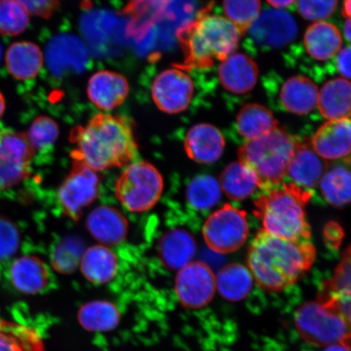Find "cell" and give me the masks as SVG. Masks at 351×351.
Here are the masks:
<instances>
[{
  "label": "cell",
  "mask_w": 351,
  "mask_h": 351,
  "mask_svg": "<svg viewBox=\"0 0 351 351\" xmlns=\"http://www.w3.org/2000/svg\"><path fill=\"white\" fill-rule=\"evenodd\" d=\"M219 185L230 199L236 201L251 197L258 187L256 177L240 161L232 162L223 169Z\"/></svg>",
  "instance_id": "obj_32"
},
{
  "label": "cell",
  "mask_w": 351,
  "mask_h": 351,
  "mask_svg": "<svg viewBox=\"0 0 351 351\" xmlns=\"http://www.w3.org/2000/svg\"><path fill=\"white\" fill-rule=\"evenodd\" d=\"M350 120L328 121L319 127L311 140V147L324 160L349 157L351 145Z\"/></svg>",
  "instance_id": "obj_14"
},
{
  "label": "cell",
  "mask_w": 351,
  "mask_h": 351,
  "mask_svg": "<svg viewBox=\"0 0 351 351\" xmlns=\"http://www.w3.org/2000/svg\"><path fill=\"white\" fill-rule=\"evenodd\" d=\"M350 253L348 248L335 275L329 282H326L317 301L328 302L350 297Z\"/></svg>",
  "instance_id": "obj_35"
},
{
  "label": "cell",
  "mask_w": 351,
  "mask_h": 351,
  "mask_svg": "<svg viewBox=\"0 0 351 351\" xmlns=\"http://www.w3.org/2000/svg\"><path fill=\"white\" fill-rule=\"evenodd\" d=\"M29 24V13L13 0H0V34L15 36Z\"/></svg>",
  "instance_id": "obj_37"
},
{
  "label": "cell",
  "mask_w": 351,
  "mask_h": 351,
  "mask_svg": "<svg viewBox=\"0 0 351 351\" xmlns=\"http://www.w3.org/2000/svg\"><path fill=\"white\" fill-rule=\"evenodd\" d=\"M8 71L17 80L24 81L36 77L43 64L40 48L30 42L12 44L6 54Z\"/></svg>",
  "instance_id": "obj_25"
},
{
  "label": "cell",
  "mask_w": 351,
  "mask_h": 351,
  "mask_svg": "<svg viewBox=\"0 0 351 351\" xmlns=\"http://www.w3.org/2000/svg\"><path fill=\"white\" fill-rule=\"evenodd\" d=\"M223 11L240 34L247 32L261 14V0H223Z\"/></svg>",
  "instance_id": "obj_34"
},
{
  "label": "cell",
  "mask_w": 351,
  "mask_h": 351,
  "mask_svg": "<svg viewBox=\"0 0 351 351\" xmlns=\"http://www.w3.org/2000/svg\"><path fill=\"white\" fill-rule=\"evenodd\" d=\"M304 46L307 53L313 59L328 60L340 51L341 34L335 25L324 21L315 22L306 29Z\"/></svg>",
  "instance_id": "obj_24"
},
{
  "label": "cell",
  "mask_w": 351,
  "mask_h": 351,
  "mask_svg": "<svg viewBox=\"0 0 351 351\" xmlns=\"http://www.w3.org/2000/svg\"><path fill=\"white\" fill-rule=\"evenodd\" d=\"M197 251L194 237L188 231L174 229L167 232L159 243V256L163 265L180 270L191 263Z\"/></svg>",
  "instance_id": "obj_21"
},
{
  "label": "cell",
  "mask_w": 351,
  "mask_h": 351,
  "mask_svg": "<svg viewBox=\"0 0 351 351\" xmlns=\"http://www.w3.org/2000/svg\"><path fill=\"white\" fill-rule=\"evenodd\" d=\"M350 346L342 344V343H337L326 346V350L324 351H350Z\"/></svg>",
  "instance_id": "obj_44"
},
{
  "label": "cell",
  "mask_w": 351,
  "mask_h": 351,
  "mask_svg": "<svg viewBox=\"0 0 351 351\" xmlns=\"http://www.w3.org/2000/svg\"><path fill=\"white\" fill-rule=\"evenodd\" d=\"M278 124L273 112L258 104L245 105L237 116V128L247 141L271 133L278 128Z\"/></svg>",
  "instance_id": "obj_28"
},
{
  "label": "cell",
  "mask_w": 351,
  "mask_h": 351,
  "mask_svg": "<svg viewBox=\"0 0 351 351\" xmlns=\"http://www.w3.org/2000/svg\"><path fill=\"white\" fill-rule=\"evenodd\" d=\"M221 195L219 182L210 175L197 176L189 184L186 190L189 204L200 210L214 208L221 200Z\"/></svg>",
  "instance_id": "obj_33"
},
{
  "label": "cell",
  "mask_w": 351,
  "mask_h": 351,
  "mask_svg": "<svg viewBox=\"0 0 351 351\" xmlns=\"http://www.w3.org/2000/svg\"><path fill=\"white\" fill-rule=\"evenodd\" d=\"M327 167L326 161L315 153L311 145L297 142L287 175L293 184L307 191L318 186Z\"/></svg>",
  "instance_id": "obj_19"
},
{
  "label": "cell",
  "mask_w": 351,
  "mask_h": 351,
  "mask_svg": "<svg viewBox=\"0 0 351 351\" xmlns=\"http://www.w3.org/2000/svg\"><path fill=\"white\" fill-rule=\"evenodd\" d=\"M315 257L311 239H285L262 230L250 245L248 269L265 291L280 292L295 284L313 266Z\"/></svg>",
  "instance_id": "obj_2"
},
{
  "label": "cell",
  "mask_w": 351,
  "mask_h": 351,
  "mask_svg": "<svg viewBox=\"0 0 351 351\" xmlns=\"http://www.w3.org/2000/svg\"><path fill=\"white\" fill-rule=\"evenodd\" d=\"M350 93L349 80L335 78L328 81L318 96L319 112L328 121L350 118Z\"/></svg>",
  "instance_id": "obj_26"
},
{
  "label": "cell",
  "mask_w": 351,
  "mask_h": 351,
  "mask_svg": "<svg viewBox=\"0 0 351 351\" xmlns=\"http://www.w3.org/2000/svg\"><path fill=\"white\" fill-rule=\"evenodd\" d=\"M311 195L293 183L265 192L254 203V213L262 222L263 230L285 239H310L305 207Z\"/></svg>",
  "instance_id": "obj_4"
},
{
  "label": "cell",
  "mask_w": 351,
  "mask_h": 351,
  "mask_svg": "<svg viewBox=\"0 0 351 351\" xmlns=\"http://www.w3.org/2000/svg\"><path fill=\"white\" fill-rule=\"evenodd\" d=\"M337 55V70L342 77L349 80L350 78V47L343 48Z\"/></svg>",
  "instance_id": "obj_42"
},
{
  "label": "cell",
  "mask_w": 351,
  "mask_h": 351,
  "mask_svg": "<svg viewBox=\"0 0 351 351\" xmlns=\"http://www.w3.org/2000/svg\"><path fill=\"white\" fill-rule=\"evenodd\" d=\"M216 289L223 298L230 302L245 300L252 291L253 276L243 265L232 263L218 271Z\"/></svg>",
  "instance_id": "obj_27"
},
{
  "label": "cell",
  "mask_w": 351,
  "mask_h": 351,
  "mask_svg": "<svg viewBox=\"0 0 351 351\" xmlns=\"http://www.w3.org/2000/svg\"><path fill=\"white\" fill-rule=\"evenodd\" d=\"M130 86L126 78L121 74L99 71L90 78L87 86V95L96 108L110 111L119 107L126 99Z\"/></svg>",
  "instance_id": "obj_15"
},
{
  "label": "cell",
  "mask_w": 351,
  "mask_h": 351,
  "mask_svg": "<svg viewBox=\"0 0 351 351\" xmlns=\"http://www.w3.org/2000/svg\"><path fill=\"white\" fill-rule=\"evenodd\" d=\"M337 0H298V10L306 20L320 21L330 17L337 10Z\"/></svg>",
  "instance_id": "obj_40"
},
{
  "label": "cell",
  "mask_w": 351,
  "mask_h": 351,
  "mask_svg": "<svg viewBox=\"0 0 351 351\" xmlns=\"http://www.w3.org/2000/svg\"><path fill=\"white\" fill-rule=\"evenodd\" d=\"M295 324L302 339L313 346L350 345V323L318 301L307 302L296 311Z\"/></svg>",
  "instance_id": "obj_7"
},
{
  "label": "cell",
  "mask_w": 351,
  "mask_h": 351,
  "mask_svg": "<svg viewBox=\"0 0 351 351\" xmlns=\"http://www.w3.org/2000/svg\"><path fill=\"white\" fill-rule=\"evenodd\" d=\"M350 19H346L344 25V33L346 40H348V42L350 41Z\"/></svg>",
  "instance_id": "obj_45"
},
{
  "label": "cell",
  "mask_w": 351,
  "mask_h": 351,
  "mask_svg": "<svg viewBox=\"0 0 351 351\" xmlns=\"http://www.w3.org/2000/svg\"><path fill=\"white\" fill-rule=\"evenodd\" d=\"M58 124L49 117L42 116L35 119L25 134L35 153L45 152L53 146L58 139Z\"/></svg>",
  "instance_id": "obj_36"
},
{
  "label": "cell",
  "mask_w": 351,
  "mask_h": 351,
  "mask_svg": "<svg viewBox=\"0 0 351 351\" xmlns=\"http://www.w3.org/2000/svg\"><path fill=\"white\" fill-rule=\"evenodd\" d=\"M4 111H5V100H4L3 95L0 92V117L3 116Z\"/></svg>",
  "instance_id": "obj_46"
},
{
  "label": "cell",
  "mask_w": 351,
  "mask_h": 351,
  "mask_svg": "<svg viewBox=\"0 0 351 351\" xmlns=\"http://www.w3.org/2000/svg\"><path fill=\"white\" fill-rule=\"evenodd\" d=\"M82 247L78 241L69 240L60 244L52 254V265L61 274H70L80 265Z\"/></svg>",
  "instance_id": "obj_38"
},
{
  "label": "cell",
  "mask_w": 351,
  "mask_h": 351,
  "mask_svg": "<svg viewBox=\"0 0 351 351\" xmlns=\"http://www.w3.org/2000/svg\"><path fill=\"white\" fill-rule=\"evenodd\" d=\"M99 178L97 173L87 166L73 161L72 168L59 187L57 197L66 217L77 221L83 210L97 199Z\"/></svg>",
  "instance_id": "obj_10"
},
{
  "label": "cell",
  "mask_w": 351,
  "mask_h": 351,
  "mask_svg": "<svg viewBox=\"0 0 351 351\" xmlns=\"http://www.w3.org/2000/svg\"><path fill=\"white\" fill-rule=\"evenodd\" d=\"M206 243L213 252L229 254L243 247L249 235L247 214L226 204L210 215L203 228Z\"/></svg>",
  "instance_id": "obj_8"
},
{
  "label": "cell",
  "mask_w": 351,
  "mask_h": 351,
  "mask_svg": "<svg viewBox=\"0 0 351 351\" xmlns=\"http://www.w3.org/2000/svg\"><path fill=\"white\" fill-rule=\"evenodd\" d=\"M225 138L217 127L199 124L188 131L185 150L192 160L199 164H213L223 155Z\"/></svg>",
  "instance_id": "obj_16"
},
{
  "label": "cell",
  "mask_w": 351,
  "mask_h": 351,
  "mask_svg": "<svg viewBox=\"0 0 351 351\" xmlns=\"http://www.w3.org/2000/svg\"><path fill=\"white\" fill-rule=\"evenodd\" d=\"M163 190V178L159 170L143 160L127 165L115 184L117 199L123 207L134 213L155 207Z\"/></svg>",
  "instance_id": "obj_6"
},
{
  "label": "cell",
  "mask_w": 351,
  "mask_h": 351,
  "mask_svg": "<svg viewBox=\"0 0 351 351\" xmlns=\"http://www.w3.org/2000/svg\"><path fill=\"white\" fill-rule=\"evenodd\" d=\"M195 93L194 82L182 69L165 70L153 82L154 102L161 111L175 114L185 111Z\"/></svg>",
  "instance_id": "obj_13"
},
{
  "label": "cell",
  "mask_w": 351,
  "mask_h": 351,
  "mask_svg": "<svg viewBox=\"0 0 351 351\" xmlns=\"http://www.w3.org/2000/svg\"><path fill=\"white\" fill-rule=\"evenodd\" d=\"M344 1H346V0H344Z\"/></svg>",
  "instance_id": "obj_48"
},
{
  "label": "cell",
  "mask_w": 351,
  "mask_h": 351,
  "mask_svg": "<svg viewBox=\"0 0 351 351\" xmlns=\"http://www.w3.org/2000/svg\"><path fill=\"white\" fill-rule=\"evenodd\" d=\"M296 144L287 132L276 128L245 142L239 149V161L256 177L258 187L265 192L274 190L287 174Z\"/></svg>",
  "instance_id": "obj_5"
},
{
  "label": "cell",
  "mask_w": 351,
  "mask_h": 351,
  "mask_svg": "<svg viewBox=\"0 0 351 351\" xmlns=\"http://www.w3.org/2000/svg\"><path fill=\"white\" fill-rule=\"evenodd\" d=\"M210 6L206 7L195 20L178 29L177 38L185 57L178 69H209L238 48L241 36L238 29L226 17L210 14Z\"/></svg>",
  "instance_id": "obj_3"
},
{
  "label": "cell",
  "mask_w": 351,
  "mask_h": 351,
  "mask_svg": "<svg viewBox=\"0 0 351 351\" xmlns=\"http://www.w3.org/2000/svg\"><path fill=\"white\" fill-rule=\"evenodd\" d=\"M20 245V232L14 223L0 217V266L15 256Z\"/></svg>",
  "instance_id": "obj_39"
},
{
  "label": "cell",
  "mask_w": 351,
  "mask_h": 351,
  "mask_svg": "<svg viewBox=\"0 0 351 351\" xmlns=\"http://www.w3.org/2000/svg\"><path fill=\"white\" fill-rule=\"evenodd\" d=\"M216 291V276L204 263L192 261L180 269L176 278V295L181 304L189 309L208 305Z\"/></svg>",
  "instance_id": "obj_11"
},
{
  "label": "cell",
  "mask_w": 351,
  "mask_h": 351,
  "mask_svg": "<svg viewBox=\"0 0 351 351\" xmlns=\"http://www.w3.org/2000/svg\"><path fill=\"white\" fill-rule=\"evenodd\" d=\"M29 13L48 19L59 8L61 0H13Z\"/></svg>",
  "instance_id": "obj_41"
},
{
  "label": "cell",
  "mask_w": 351,
  "mask_h": 351,
  "mask_svg": "<svg viewBox=\"0 0 351 351\" xmlns=\"http://www.w3.org/2000/svg\"><path fill=\"white\" fill-rule=\"evenodd\" d=\"M79 266L82 275L90 282L105 284L117 274V256L107 245H94L83 252Z\"/></svg>",
  "instance_id": "obj_23"
},
{
  "label": "cell",
  "mask_w": 351,
  "mask_h": 351,
  "mask_svg": "<svg viewBox=\"0 0 351 351\" xmlns=\"http://www.w3.org/2000/svg\"><path fill=\"white\" fill-rule=\"evenodd\" d=\"M88 231L101 245L122 243L128 234V222L119 210L100 206L92 210L86 218Z\"/></svg>",
  "instance_id": "obj_17"
},
{
  "label": "cell",
  "mask_w": 351,
  "mask_h": 351,
  "mask_svg": "<svg viewBox=\"0 0 351 351\" xmlns=\"http://www.w3.org/2000/svg\"><path fill=\"white\" fill-rule=\"evenodd\" d=\"M218 73L226 90L234 94H245L256 85L258 69L251 57L234 53L221 61Z\"/></svg>",
  "instance_id": "obj_18"
},
{
  "label": "cell",
  "mask_w": 351,
  "mask_h": 351,
  "mask_svg": "<svg viewBox=\"0 0 351 351\" xmlns=\"http://www.w3.org/2000/svg\"><path fill=\"white\" fill-rule=\"evenodd\" d=\"M0 351H44V348L32 328L0 319Z\"/></svg>",
  "instance_id": "obj_31"
},
{
  "label": "cell",
  "mask_w": 351,
  "mask_h": 351,
  "mask_svg": "<svg viewBox=\"0 0 351 351\" xmlns=\"http://www.w3.org/2000/svg\"><path fill=\"white\" fill-rule=\"evenodd\" d=\"M11 282L21 293L35 295L50 283V270L41 258L24 256L13 261L10 269Z\"/></svg>",
  "instance_id": "obj_20"
},
{
  "label": "cell",
  "mask_w": 351,
  "mask_h": 351,
  "mask_svg": "<svg viewBox=\"0 0 351 351\" xmlns=\"http://www.w3.org/2000/svg\"><path fill=\"white\" fill-rule=\"evenodd\" d=\"M34 155L25 134L0 124V193L29 177Z\"/></svg>",
  "instance_id": "obj_9"
},
{
  "label": "cell",
  "mask_w": 351,
  "mask_h": 351,
  "mask_svg": "<svg viewBox=\"0 0 351 351\" xmlns=\"http://www.w3.org/2000/svg\"><path fill=\"white\" fill-rule=\"evenodd\" d=\"M121 314L116 305L108 301L87 302L78 311V322L90 332H107L117 326Z\"/></svg>",
  "instance_id": "obj_30"
},
{
  "label": "cell",
  "mask_w": 351,
  "mask_h": 351,
  "mask_svg": "<svg viewBox=\"0 0 351 351\" xmlns=\"http://www.w3.org/2000/svg\"><path fill=\"white\" fill-rule=\"evenodd\" d=\"M298 32L295 19L287 12L274 8L263 11L247 29L254 43L265 49L287 46L295 40Z\"/></svg>",
  "instance_id": "obj_12"
},
{
  "label": "cell",
  "mask_w": 351,
  "mask_h": 351,
  "mask_svg": "<svg viewBox=\"0 0 351 351\" xmlns=\"http://www.w3.org/2000/svg\"><path fill=\"white\" fill-rule=\"evenodd\" d=\"M271 6L276 8H284L291 7L296 0H267Z\"/></svg>",
  "instance_id": "obj_43"
},
{
  "label": "cell",
  "mask_w": 351,
  "mask_h": 351,
  "mask_svg": "<svg viewBox=\"0 0 351 351\" xmlns=\"http://www.w3.org/2000/svg\"><path fill=\"white\" fill-rule=\"evenodd\" d=\"M0 58H1V45H0Z\"/></svg>",
  "instance_id": "obj_47"
},
{
  "label": "cell",
  "mask_w": 351,
  "mask_h": 351,
  "mask_svg": "<svg viewBox=\"0 0 351 351\" xmlns=\"http://www.w3.org/2000/svg\"><path fill=\"white\" fill-rule=\"evenodd\" d=\"M70 141L72 160L96 173L128 165L138 153L133 124L122 116L97 114L86 125L75 127Z\"/></svg>",
  "instance_id": "obj_1"
},
{
  "label": "cell",
  "mask_w": 351,
  "mask_h": 351,
  "mask_svg": "<svg viewBox=\"0 0 351 351\" xmlns=\"http://www.w3.org/2000/svg\"><path fill=\"white\" fill-rule=\"evenodd\" d=\"M320 192L329 204L344 207L350 201V171L349 164L328 165L318 184Z\"/></svg>",
  "instance_id": "obj_29"
},
{
  "label": "cell",
  "mask_w": 351,
  "mask_h": 351,
  "mask_svg": "<svg viewBox=\"0 0 351 351\" xmlns=\"http://www.w3.org/2000/svg\"><path fill=\"white\" fill-rule=\"evenodd\" d=\"M319 91L311 79L302 76L289 78L280 89V100L288 112L306 115L317 107Z\"/></svg>",
  "instance_id": "obj_22"
}]
</instances>
